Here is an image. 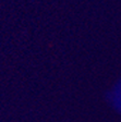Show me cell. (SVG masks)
Segmentation results:
<instances>
[{"instance_id":"cell-1","label":"cell","mask_w":121,"mask_h":122,"mask_svg":"<svg viewBox=\"0 0 121 122\" xmlns=\"http://www.w3.org/2000/svg\"><path fill=\"white\" fill-rule=\"evenodd\" d=\"M108 99L115 109L121 113V80L117 82L114 88L108 94Z\"/></svg>"}]
</instances>
